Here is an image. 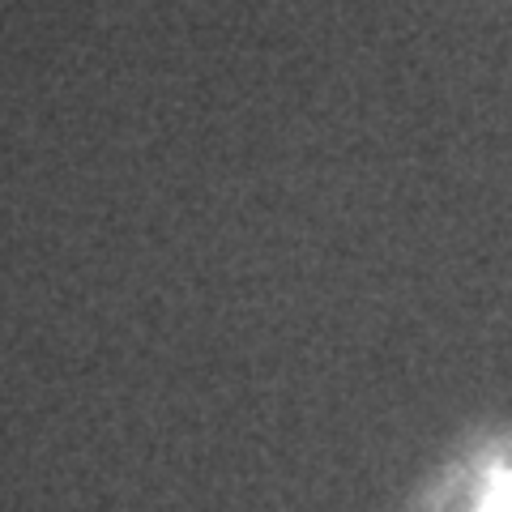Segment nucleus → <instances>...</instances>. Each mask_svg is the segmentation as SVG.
<instances>
[{
  "label": "nucleus",
  "mask_w": 512,
  "mask_h": 512,
  "mask_svg": "<svg viewBox=\"0 0 512 512\" xmlns=\"http://www.w3.org/2000/svg\"><path fill=\"white\" fill-rule=\"evenodd\" d=\"M470 512H512V470L495 474L491 483L483 487V495L474 500Z\"/></svg>",
  "instance_id": "nucleus-1"
}]
</instances>
